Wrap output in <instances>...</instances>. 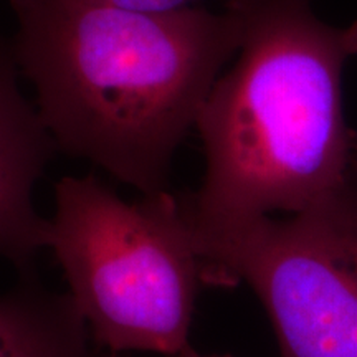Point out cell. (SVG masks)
<instances>
[{
	"label": "cell",
	"mask_w": 357,
	"mask_h": 357,
	"mask_svg": "<svg viewBox=\"0 0 357 357\" xmlns=\"http://www.w3.org/2000/svg\"><path fill=\"white\" fill-rule=\"evenodd\" d=\"M19 78L12 43L0 33V257L24 268L47 243L48 220L33 194L56 146Z\"/></svg>",
	"instance_id": "5"
},
{
	"label": "cell",
	"mask_w": 357,
	"mask_h": 357,
	"mask_svg": "<svg viewBox=\"0 0 357 357\" xmlns=\"http://www.w3.org/2000/svg\"><path fill=\"white\" fill-rule=\"evenodd\" d=\"M225 7L240 12L243 35L195 121L205 174L181 200L195 243L276 211H305L351 177L341 82L357 55V20L324 24L311 0Z\"/></svg>",
	"instance_id": "2"
},
{
	"label": "cell",
	"mask_w": 357,
	"mask_h": 357,
	"mask_svg": "<svg viewBox=\"0 0 357 357\" xmlns=\"http://www.w3.org/2000/svg\"><path fill=\"white\" fill-rule=\"evenodd\" d=\"M45 248L98 346L169 357L189 346L204 265L169 190L129 202L95 176L61 177Z\"/></svg>",
	"instance_id": "3"
},
{
	"label": "cell",
	"mask_w": 357,
	"mask_h": 357,
	"mask_svg": "<svg viewBox=\"0 0 357 357\" xmlns=\"http://www.w3.org/2000/svg\"><path fill=\"white\" fill-rule=\"evenodd\" d=\"M89 2L105 3V6L124 8V10L164 13L194 7V3L199 2V0H89ZM223 2H225V6H234L240 0H223Z\"/></svg>",
	"instance_id": "7"
},
{
	"label": "cell",
	"mask_w": 357,
	"mask_h": 357,
	"mask_svg": "<svg viewBox=\"0 0 357 357\" xmlns=\"http://www.w3.org/2000/svg\"><path fill=\"white\" fill-rule=\"evenodd\" d=\"M8 3L17 20L13 56L56 149L142 194L167 190L174 153L242 43L240 12Z\"/></svg>",
	"instance_id": "1"
},
{
	"label": "cell",
	"mask_w": 357,
	"mask_h": 357,
	"mask_svg": "<svg viewBox=\"0 0 357 357\" xmlns=\"http://www.w3.org/2000/svg\"><path fill=\"white\" fill-rule=\"evenodd\" d=\"M177 357H230V356H204V354H200V352L195 351L194 347L189 344Z\"/></svg>",
	"instance_id": "8"
},
{
	"label": "cell",
	"mask_w": 357,
	"mask_h": 357,
	"mask_svg": "<svg viewBox=\"0 0 357 357\" xmlns=\"http://www.w3.org/2000/svg\"><path fill=\"white\" fill-rule=\"evenodd\" d=\"M88 339L70 294L37 281L0 294V357H89Z\"/></svg>",
	"instance_id": "6"
},
{
	"label": "cell",
	"mask_w": 357,
	"mask_h": 357,
	"mask_svg": "<svg viewBox=\"0 0 357 357\" xmlns=\"http://www.w3.org/2000/svg\"><path fill=\"white\" fill-rule=\"evenodd\" d=\"M205 284L245 281L270 316L280 357H357V184L305 211L263 215L200 240Z\"/></svg>",
	"instance_id": "4"
}]
</instances>
